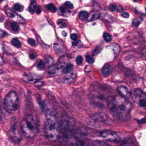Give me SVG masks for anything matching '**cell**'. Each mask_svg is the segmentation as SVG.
<instances>
[{
  "mask_svg": "<svg viewBox=\"0 0 146 146\" xmlns=\"http://www.w3.org/2000/svg\"><path fill=\"white\" fill-rule=\"evenodd\" d=\"M43 84V82H36V83L35 84V86L37 87H39L42 86Z\"/></svg>",
  "mask_w": 146,
  "mask_h": 146,
  "instance_id": "cell-45",
  "label": "cell"
},
{
  "mask_svg": "<svg viewBox=\"0 0 146 146\" xmlns=\"http://www.w3.org/2000/svg\"><path fill=\"white\" fill-rule=\"evenodd\" d=\"M45 67V63L42 60H40L38 63L37 65V67L38 69H41V70H42L44 69Z\"/></svg>",
  "mask_w": 146,
  "mask_h": 146,
  "instance_id": "cell-30",
  "label": "cell"
},
{
  "mask_svg": "<svg viewBox=\"0 0 146 146\" xmlns=\"http://www.w3.org/2000/svg\"><path fill=\"white\" fill-rule=\"evenodd\" d=\"M104 39L107 43H109L111 40V37L109 33H104L103 35Z\"/></svg>",
  "mask_w": 146,
  "mask_h": 146,
  "instance_id": "cell-32",
  "label": "cell"
},
{
  "mask_svg": "<svg viewBox=\"0 0 146 146\" xmlns=\"http://www.w3.org/2000/svg\"><path fill=\"white\" fill-rule=\"evenodd\" d=\"M45 115L46 121L44 126V134L50 141H56L58 139L60 132L56 111L53 108L47 109Z\"/></svg>",
  "mask_w": 146,
  "mask_h": 146,
  "instance_id": "cell-2",
  "label": "cell"
},
{
  "mask_svg": "<svg viewBox=\"0 0 146 146\" xmlns=\"http://www.w3.org/2000/svg\"><path fill=\"white\" fill-rule=\"evenodd\" d=\"M86 60L88 63L92 64L94 62V60L92 57L89 55H87L86 57Z\"/></svg>",
  "mask_w": 146,
  "mask_h": 146,
  "instance_id": "cell-36",
  "label": "cell"
},
{
  "mask_svg": "<svg viewBox=\"0 0 146 146\" xmlns=\"http://www.w3.org/2000/svg\"><path fill=\"white\" fill-rule=\"evenodd\" d=\"M143 21V19H138V18H135L133 20L132 24L135 27L139 26L141 24V22Z\"/></svg>",
  "mask_w": 146,
  "mask_h": 146,
  "instance_id": "cell-28",
  "label": "cell"
},
{
  "mask_svg": "<svg viewBox=\"0 0 146 146\" xmlns=\"http://www.w3.org/2000/svg\"><path fill=\"white\" fill-rule=\"evenodd\" d=\"M37 7V3L36 1H33L31 3L29 7V11L32 14H34Z\"/></svg>",
  "mask_w": 146,
  "mask_h": 146,
  "instance_id": "cell-23",
  "label": "cell"
},
{
  "mask_svg": "<svg viewBox=\"0 0 146 146\" xmlns=\"http://www.w3.org/2000/svg\"><path fill=\"white\" fill-rule=\"evenodd\" d=\"M145 11H146V7L145 8Z\"/></svg>",
  "mask_w": 146,
  "mask_h": 146,
  "instance_id": "cell-53",
  "label": "cell"
},
{
  "mask_svg": "<svg viewBox=\"0 0 146 146\" xmlns=\"http://www.w3.org/2000/svg\"><path fill=\"white\" fill-rule=\"evenodd\" d=\"M112 69L111 65L108 64L105 65L102 69V73L103 76L104 77H109L111 74Z\"/></svg>",
  "mask_w": 146,
  "mask_h": 146,
  "instance_id": "cell-15",
  "label": "cell"
},
{
  "mask_svg": "<svg viewBox=\"0 0 146 146\" xmlns=\"http://www.w3.org/2000/svg\"><path fill=\"white\" fill-rule=\"evenodd\" d=\"M28 43L30 44L32 46H34L36 45V41L32 38H30L27 40Z\"/></svg>",
  "mask_w": 146,
  "mask_h": 146,
  "instance_id": "cell-39",
  "label": "cell"
},
{
  "mask_svg": "<svg viewBox=\"0 0 146 146\" xmlns=\"http://www.w3.org/2000/svg\"><path fill=\"white\" fill-rule=\"evenodd\" d=\"M73 46L74 47H77L78 48H80L82 46V43L79 40H74L72 43Z\"/></svg>",
  "mask_w": 146,
  "mask_h": 146,
  "instance_id": "cell-33",
  "label": "cell"
},
{
  "mask_svg": "<svg viewBox=\"0 0 146 146\" xmlns=\"http://www.w3.org/2000/svg\"><path fill=\"white\" fill-rule=\"evenodd\" d=\"M62 35L63 37H66L67 36V33L65 31H63L62 32Z\"/></svg>",
  "mask_w": 146,
  "mask_h": 146,
  "instance_id": "cell-50",
  "label": "cell"
},
{
  "mask_svg": "<svg viewBox=\"0 0 146 146\" xmlns=\"http://www.w3.org/2000/svg\"><path fill=\"white\" fill-rule=\"evenodd\" d=\"M77 36L76 34H72V35H71V39H72V40H76L77 39Z\"/></svg>",
  "mask_w": 146,
  "mask_h": 146,
  "instance_id": "cell-43",
  "label": "cell"
},
{
  "mask_svg": "<svg viewBox=\"0 0 146 146\" xmlns=\"http://www.w3.org/2000/svg\"><path fill=\"white\" fill-rule=\"evenodd\" d=\"M3 63V60L1 56L0 55V65H2Z\"/></svg>",
  "mask_w": 146,
  "mask_h": 146,
  "instance_id": "cell-51",
  "label": "cell"
},
{
  "mask_svg": "<svg viewBox=\"0 0 146 146\" xmlns=\"http://www.w3.org/2000/svg\"><path fill=\"white\" fill-rule=\"evenodd\" d=\"M64 65L63 64H54L48 69V73L50 74H60L63 73Z\"/></svg>",
  "mask_w": 146,
  "mask_h": 146,
  "instance_id": "cell-11",
  "label": "cell"
},
{
  "mask_svg": "<svg viewBox=\"0 0 146 146\" xmlns=\"http://www.w3.org/2000/svg\"><path fill=\"white\" fill-rule=\"evenodd\" d=\"M75 127V122L74 119L67 115L62 117L59 124V128L62 134L67 139L73 135Z\"/></svg>",
  "mask_w": 146,
  "mask_h": 146,
  "instance_id": "cell-5",
  "label": "cell"
},
{
  "mask_svg": "<svg viewBox=\"0 0 146 146\" xmlns=\"http://www.w3.org/2000/svg\"><path fill=\"white\" fill-rule=\"evenodd\" d=\"M57 24L58 26L60 28H64L67 27V21L64 19L58 20Z\"/></svg>",
  "mask_w": 146,
  "mask_h": 146,
  "instance_id": "cell-20",
  "label": "cell"
},
{
  "mask_svg": "<svg viewBox=\"0 0 146 146\" xmlns=\"http://www.w3.org/2000/svg\"><path fill=\"white\" fill-rule=\"evenodd\" d=\"M108 106L114 116L121 120L128 119L133 108L128 100L120 96L109 99Z\"/></svg>",
  "mask_w": 146,
  "mask_h": 146,
  "instance_id": "cell-1",
  "label": "cell"
},
{
  "mask_svg": "<svg viewBox=\"0 0 146 146\" xmlns=\"http://www.w3.org/2000/svg\"><path fill=\"white\" fill-rule=\"evenodd\" d=\"M54 49L56 53L59 56H63L66 51V48L61 39L57 38L54 43Z\"/></svg>",
  "mask_w": 146,
  "mask_h": 146,
  "instance_id": "cell-10",
  "label": "cell"
},
{
  "mask_svg": "<svg viewBox=\"0 0 146 146\" xmlns=\"http://www.w3.org/2000/svg\"><path fill=\"white\" fill-rule=\"evenodd\" d=\"M64 6L68 9H72L74 8V5L70 1H66L64 5Z\"/></svg>",
  "mask_w": 146,
  "mask_h": 146,
  "instance_id": "cell-34",
  "label": "cell"
},
{
  "mask_svg": "<svg viewBox=\"0 0 146 146\" xmlns=\"http://www.w3.org/2000/svg\"><path fill=\"white\" fill-rule=\"evenodd\" d=\"M117 90L122 97L125 98H129L132 95L131 91L125 86L120 85L117 87Z\"/></svg>",
  "mask_w": 146,
  "mask_h": 146,
  "instance_id": "cell-12",
  "label": "cell"
},
{
  "mask_svg": "<svg viewBox=\"0 0 146 146\" xmlns=\"http://www.w3.org/2000/svg\"><path fill=\"white\" fill-rule=\"evenodd\" d=\"M100 50L98 49H96L94 50L93 51V55H98V54L100 53Z\"/></svg>",
  "mask_w": 146,
  "mask_h": 146,
  "instance_id": "cell-44",
  "label": "cell"
},
{
  "mask_svg": "<svg viewBox=\"0 0 146 146\" xmlns=\"http://www.w3.org/2000/svg\"><path fill=\"white\" fill-rule=\"evenodd\" d=\"M121 15L122 16L123 18H126V19H127L129 17V13L127 12H123L121 13Z\"/></svg>",
  "mask_w": 146,
  "mask_h": 146,
  "instance_id": "cell-40",
  "label": "cell"
},
{
  "mask_svg": "<svg viewBox=\"0 0 146 146\" xmlns=\"http://www.w3.org/2000/svg\"><path fill=\"white\" fill-rule=\"evenodd\" d=\"M59 12H60L59 13L60 14H62L64 16H65V15H67L69 13V11L68 10V9L66 8L64 5H62L59 8Z\"/></svg>",
  "mask_w": 146,
  "mask_h": 146,
  "instance_id": "cell-22",
  "label": "cell"
},
{
  "mask_svg": "<svg viewBox=\"0 0 146 146\" xmlns=\"http://www.w3.org/2000/svg\"><path fill=\"white\" fill-rule=\"evenodd\" d=\"M45 59H46V61L48 64H51V63H53V62H54L53 58L49 56H45Z\"/></svg>",
  "mask_w": 146,
  "mask_h": 146,
  "instance_id": "cell-37",
  "label": "cell"
},
{
  "mask_svg": "<svg viewBox=\"0 0 146 146\" xmlns=\"http://www.w3.org/2000/svg\"><path fill=\"white\" fill-rule=\"evenodd\" d=\"M88 13L86 11H81L79 13V18L80 19L84 20L87 17Z\"/></svg>",
  "mask_w": 146,
  "mask_h": 146,
  "instance_id": "cell-29",
  "label": "cell"
},
{
  "mask_svg": "<svg viewBox=\"0 0 146 146\" xmlns=\"http://www.w3.org/2000/svg\"><path fill=\"white\" fill-rule=\"evenodd\" d=\"M11 27L12 30L14 31H18L19 30V25L15 22L12 23L11 25Z\"/></svg>",
  "mask_w": 146,
  "mask_h": 146,
  "instance_id": "cell-31",
  "label": "cell"
},
{
  "mask_svg": "<svg viewBox=\"0 0 146 146\" xmlns=\"http://www.w3.org/2000/svg\"><path fill=\"white\" fill-rule=\"evenodd\" d=\"M140 123H144L146 122V118H144L143 119H141V120H139V121Z\"/></svg>",
  "mask_w": 146,
  "mask_h": 146,
  "instance_id": "cell-49",
  "label": "cell"
},
{
  "mask_svg": "<svg viewBox=\"0 0 146 146\" xmlns=\"http://www.w3.org/2000/svg\"><path fill=\"white\" fill-rule=\"evenodd\" d=\"M92 144L93 146H111L107 143L100 140L94 141Z\"/></svg>",
  "mask_w": 146,
  "mask_h": 146,
  "instance_id": "cell-21",
  "label": "cell"
},
{
  "mask_svg": "<svg viewBox=\"0 0 146 146\" xmlns=\"http://www.w3.org/2000/svg\"><path fill=\"white\" fill-rule=\"evenodd\" d=\"M72 146H89V143L85 141L80 140L73 144Z\"/></svg>",
  "mask_w": 146,
  "mask_h": 146,
  "instance_id": "cell-24",
  "label": "cell"
},
{
  "mask_svg": "<svg viewBox=\"0 0 146 146\" xmlns=\"http://www.w3.org/2000/svg\"><path fill=\"white\" fill-rule=\"evenodd\" d=\"M83 61V58L81 56H78L76 59V63L78 65H80Z\"/></svg>",
  "mask_w": 146,
  "mask_h": 146,
  "instance_id": "cell-38",
  "label": "cell"
},
{
  "mask_svg": "<svg viewBox=\"0 0 146 146\" xmlns=\"http://www.w3.org/2000/svg\"><path fill=\"white\" fill-rule=\"evenodd\" d=\"M133 95L135 102L141 108H146V92L136 88L134 91Z\"/></svg>",
  "mask_w": 146,
  "mask_h": 146,
  "instance_id": "cell-9",
  "label": "cell"
},
{
  "mask_svg": "<svg viewBox=\"0 0 146 146\" xmlns=\"http://www.w3.org/2000/svg\"><path fill=\"white\" fill-rule=\"evenodd\" d=\"M76 77V75L75 73L72 72L68 73L65 76V82L67 83H71L74 81V80L75 79Z\"/></svg>",
  "mask_w": 146,
  "mask_h": 146,
  "instance_id": "cell-18",
  "label": "cell"
},
{
  "mask_svg": "<svg viewBox=\"0 0 146 146\" xmlns=\"http://www.w3.org/2000/svg\"><path fill=\"white\" fill-rule=\"evenodd\" d=\"M120 146H136L134 142L131 139L125 140L121 144Z\"/></svg>",
  "mask_w": 146,
  "mask_h": 146,
  "instance_id": "cell-19",
  "label": "cell"
},
{
  "mask_svg": "<svg viewBox=\"0 0 146 146\" xmlns=\"http://www.w3.org/2000/svg\"><path fill=\"white\" fill-rule=\"evenodd\" d=\"M46 8L52 13H55L56 11V8L53 3H50L45 6Z\"/></svg>",
  "mask_w": 146,
  "mask_h": 146,
  "instance_id": "cell-27",
  "label": "cell"
},
{
  "mask_svg": "<svg viewBox=\"0 0 146 146\" xmlns=\"http://www.w3.org/2000/svg\"><path fill=\"white\" fill-rule=\"evenodd\" d=\"M142 54L144 56V57L146 59V48L142 50Z\"/></svg>",
  "mask_w": 146,
  "mask_h": 146,
  "instance_id": "cell-47",
  "label": "cell"
},
{
  "mask_svg": "<svg viewBox=\"0 0 146 146\" xmlns=\"http://www.w3.org/2000/svg\"><path fill=\"white\" fill-rule=\"evenodd\" d=\"M98 137L110 142H117L121 140V137L116 132L110 130L100 131L97 134Z\"/></svg>",
  "mask_w": 146,
  "mask_h": 146,
  "instance_id": "cell-8",
  "label": "cell"
},
{
  "mask_svg": "<svg viewBox=\"0 0 146 146\" xmlns=\"http://www.w3.org/2000/svg\"><path fill=\"white\" fill-rule=\"evenodd\" d=\"M109 98L101 92L94 91L90 95V100L93 105L99 108H104L106 103L108 105Z\"/></svg>",
  "mask_w": 146,
  "mask_h": 146,
  "instance_id": "cell-7",
  "label": "cell"
},
{
  "mask_svg": "<svg viewBox=\"0 0 146 146\" xmlns=\"http://www.w3.org/2000/svg\"><path fill=\"white\" fill-rule=\"evenodd\" d=\"M73 65L71 63H68L64 67L63 73H66L67 74L71 73L73 70Z\"/></svg>",
  "mask_w": 146,
  "mask_h": 146,
  "instance_id": "cell-26",
  "label": "cell"
},
{
  "mask_svg": "<svg viewBox=\"0 0 146 146\" xmlns=\"http://www.w3.org/2000/svg\"><path fill=\"white\" fill-rule=\"evenodd\" d=\"M110 10L111 12H115V11H117V12H121L123 10V8L121 4L119 3H116V4H110L109 6Z\"/></svg>",
  "mask_w": 146,
  "mask_h": 146,
  "instance_id": "cell-17",
  "label": "cell"
},
{
  "mask_svg": "<svg viewBox=\"0 0 146 146\" xmlns=\"http://www.w3.org/2000/svg\"><path fill=\"white\" fill-rule=\"evenodd\" d=\"M19 98L15 91L9 93L4 99L3 108L7 112L10 114L14 113L18 109Z\"/></svg>",
  "mask_w": 146,
  "mask_h": 146,
  "instance_id": "cell-6",
  "label": "cell"
},
{
  "mask_svg": "<svg viewBox=\"0 0 146 146\" xmlns=\"http://www.w3.org/2000/svg\"><path fill=\"white\" fill-rule=\"evenodd\" d=\"M11 44L12 45L14 46L15 47H17V48H20L21 46V44L20 41L18 39L15 38L13 39L11 41Z\"/></svg>",
  "mask_w": 146,
  "mask_h": 146,
  "instance_id": "cell-25",
  "label": "cell"
},
{
  "mask_svg": "<svg viewBox=\"0 0 146 146\" xmlns=\"http://www.w3.org/2000/svg\"><path fill=\"white\" fill-rule=\"evenodd\" d=\"M42 12V9L40 6H38L36 9V13L38 14H39Z\"/></svg>",
  "mask_w": 146,
  "mask_h": 146,
  "instance_id": "cell-42",
  "label": "cell"
},
{
  "mask_svg": "<svg viewBox=\"0 0 146 146\" xmlns=\"http://www.w3.org/2000/svg\"><path fill=\"white\" fill-rule=\"evenodd\" d=\"M3 73V70H1V69H0V74H1Z\"/></svg>",
  "mask_w": 146,
  "mask_h": 146,
  "instance_id": "cell-52",
  "label": "cell"
},
{
  "mask_svg": "<svg viewBox=\"0 0 146 146\" xmlns=\"http://www.w3.org/2000/svg\"><path fill=\"white\" fill-rule=\"evenodd\" d=\"M38 127L37 118L32 115L26 117L21 123V130L27 138L34 137L38 132Z\"/></svg>",
  "mask_w": 146,
  "mask_h": 146,
  "instance_id": "cell-3",
  "label": "cell"
},
{
  "mask_svg": "<svg viewBox=\"0 0 146 146\" xmlns=\"http://www.w3.org/2000/svg\"><path fill=\"white\" fill-rule=\"evenodd\" d=\"M36 57V55L34 53H32L30 55V57L31 59H35Z\"/></svg>",
  "mask_w": 146,
  "mask_h": 146,
  "instance_id": "cell-46",
  "label": "cell"
},
{
  "mask_svg": "<svg viewBox=\"0 0 146 146\" xmlns=\"http://www.w3.org/2000/svg\"><path fill=\"white\" fill-rule=\"evenodd\" d=\"M110 120L106 115L98 112L93 114L88 118V126L92 128H101L110 123Z\"/></svg>",
  "mask_w": 146,
  "mask_h": 146,
  "instance_id": "cell-4",
  "label": "cell"
},
{
  "mask_svg": "<svg viewBox=\"0 0 146 146\" xmlns=\"http://www.w3.org/2000/svg\"><path fill=\"white\" fill-rule=\"evenodd\" d=\"M23 8V7L19 3H16L14 6V9L17 11H21Z\"/></svg>",
  "mask_w": 146,
  "mask_h": 146,
  "instance_id": "cell-35",
  "label": "cell"
},
{
  "mask_svg": "<svg viewBox=\"0 0 146 146\" xmlns=\"http://www.w3.org/2000/svg\"><path fill=\"white\" fill-rule=\"evenodd\" d=\"M9 133L10 137L14 140L15 141H20L21 139V134L15 125H14L11 128Z\"/></svg>",
  "mask_w": 146,
  "mask_h": 146,
  "instance_id": "cell-13",
  "label": "cell"
},
{
  "mask_svg": "<svg viewBox=\"0 0 146 146\" xmlns=\"http://www.w3.org/2000/svg\"><path fill=\"white\" fill-rule=\"evenodd\" d=\"M7 33L6 32L0 29V37H5V36H7Z\"/></svg>",
  "mask_w": 146,
  "mask_h": 146,
  "instance_id": "cell-41",
  "label": "cell"
},
{
  "mask_svg": "<svg viewBox=\"0 0 146 146\" xmlns=\"http://www.w3.org/2000/svg\"><path fill=\"white\" fill-rule=\"evenodd\" d=\"M100 15V13L98 10H94L90 13L88 17L87 21H92L98 19Z\"/></svg>",
  "mask_w": 146,
  "mask_h": 146,
  "instance_id": "cell-16",
  "label": "cell"
},
{
  "mask_svg": "<svg viewBox=\"0 0 146 146\" xmlns=\"http://www.w3.org/2000/svg\"><path fill=\"white\" fill-rule=\"evenodd\" d=\"M7 12L10 18H12L15 21H17V22H19V23H25V19H23L21 16L18 15L16 13H15L13 11H12L10 9H7Z\"/></svg>",
  "mask_w": 146,
  "mask_h": 146,
  "instance_id": "cell-14",
  "label": "cell"
},
{
  "mask_svg": "<svg viewBox=\"0 0 146 146\" xmlns=\"http://www.w3.org/2000/svg\"><path fill=\"white\" fill-rule=\"evenodd\" d=\"M1 97H0V120L1 117Z\"/></svg>",
  "mask_w": 146,
  "mask_h": 146,
  "instance_id": "cell-48",
  "label": "cell"
}]
</instances>
